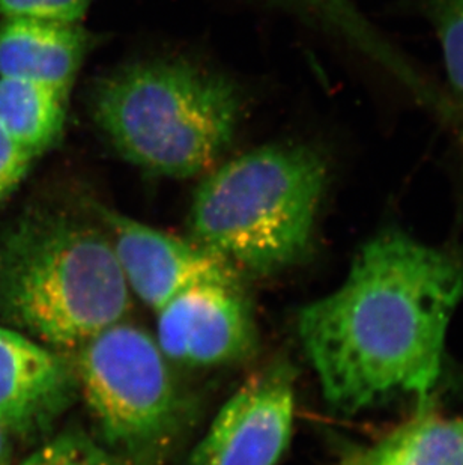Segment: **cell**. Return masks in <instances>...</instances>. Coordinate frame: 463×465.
<instances>
[{
  "label": "cell",
  "instance_id": "7a4b0ae2",
  "mask_svg": "<svg viewBox=\"0 0 463 465\" xmlns=\"http://www.w3.org/2000/svg\"><path fill=\"white\" fill-rule=\"evenodd\" d=\"M133 295L104 228L62 208H36L0 247V313L65 356L127 320Z\"/></svg>",
  "mask_w": 463,
  "mask_h": 465
},
{
  "label": "cell",
  "instance_id": "6da1fadb",
  "mask_svg": "<svg viewBox=\"0 0 463 465\" xmlns=\"http://www.w3.org/2000/svg\"><path fill=\"white\" fill-rule=\"evenodd\" d=\"M462 299L456 253L399 229L371 238L345 282L298 312V338L330 407L359 413L396 395L429 407Z\"/></svg>",
  "mask_w": 463,
  "mask_h": 465
},
{
  "label": "cell",
  "instance_id": "2e32d148",
  "mask_svg": "<svg viewBox=\"0 0 463 465\" xmlns=\"http://www.w3.org/2000/svg\"><path fill=\"white\" fill-rule=\"evenodd\" d=\"M36 158L27 154L0 127V210L29 175Z\"/></svg>",
  "mask_w": 463,
  "mask_h": 465
},
{
  "label": "cell",
  "instance_id": "5b68a950",
  "mask_svg": "<svg viewBox=\"0 0 463 465\" xmlns=\"http://www.w3.org/2000/svg\"><path fill=\"white\" fill-rule=\"evenodd\" d=\"M96 439L127 465H166L192 417L157 339L123 320L71 356Z\"/></svg>",
  "mask_w": 463,
  "mask_h": 465
},
{
  "label": "cell",
  "instance_id": "4fadbf2b",
  "mask_svg": "<svg viewBox=\"0 0 463 465\" xmlns=\"http://www.w3.org/2000/svg\"><path fill=\"white\" fill-rule=\"evenodd\" d=\"M441 47L455 127L463 145V0H417Z\"/></svg>",
  "mask_w": 463,
  "mask_h": 465
},
{
  "label": "cell",
  "instance_id": "ba28073f",
  "mask_svg": "<svg viewBox=\"0 0 463 465\" xmlns=\"http://www.w3.org/2000/svg\"><path fill=\"white\" fill-rule=\"evenodd\" d=\"M132 295L157 312L192 286L211 282L242 283L223 259L192 238L180 237L94 203Z\"/></svg>",
  "mask_w": 463,
  "mask_h": 465
},
{
  "label": "cell",
  "instance_id": "277c9868",
  "mask_svg": "<svg viewBox=\"0 0 463 465\" xmlns=\"http://www.w3.org/2000/svg\"><path fill=\"white\" fill-rule=\"evenodd\" d=\"M94 121L123 160L153 175L210 171L235 137L240 89L192 62H133L94 84Z\"/></svg>",
  "mask_w": 463,
  "mask_h": 465
},
{
  "label": "cell",
  "instance_id": "5bb4252c",
  "mask_svg": "<svg viewBox=\"0 0 463 465\" xmlns=\"http://www.w3.org/2000/svg\"><path fill=\"white\" fill-rule=\"evenodd\" d=\"M18 465H127L98 441L95 435L70 430L41 444Z\"/></svg>",
  "mask_w": 463,
  "mask_h": 465
},
{
  "label": "cell",
  "instance_id": "7c38bea8",
  "mask_svg": "<svg viewBox=\"0 0 463 465\" xmlns=\"http://www.w3.org/2000/svg\"><path fill=\"white\" fill-rule=\"evenodd\" d=\"M68 94L29 80L0 77V127L32 157L61 139Z\"/></svg>",
  "mask_w": 463,
  "mask_h": 465
},
{
  "label": "cell",
  "instance_id": "8fae6325",
  "mask_svg": "<svg viewBox=\"0 0 463 465\" xmlns=\"http://www.w3.org/2000/svg\"><path fill=\"white\" fill-rule=\"evenodd\" d=\"M339 465H463V419L419 409L414 419L370 446L341 444Z\"/></svg>",
  "mask_w": 463,
  "mask_h": 465
},
{
  "label": "cell",
  "instance_id": "9c48e42d",
  "mask_svg": "<svg viewBox=\"0 0 463 465\" xmlns=\"http://www.w3.org/2000/svg\"><path fill=\"white\" fill-rule=\"evenodd\" d=\"M77 398L70 356L0 325V423L14 439H43Z\"/></svg>",
  "mask_w": 463,
  "mask_h": 465
},
{
  "label": "cell",
  "instance_id": "30bf717a",
  "mask_svg": "<svg viewBox=\"0 0 463 465\" xmlns=\"http://www.w3.org/2000/svg\"><path fill=\"white\" fill-rule=\"evenodd\" d=\"M95 43L80 23L2 18L0 77L29 80L70 94Z\"/></svg>",
  "mask_w": 463,
  "mask_h": 465
},
{
  "label": "cell",
  "instance_id": "e0dca14e",
  "mask_svg": "<svg viewBox=\"0 0 463 465\" xmlns=\"http://www.w3.org/2000/svg\"><path fill=\"white\" fill-rule=\"evenodd\" d=\"M13 435L0 423V465H11L13 460Z\"/></svg>",
  "mask_w": 463,
  "mask_h": 465
},
{
  "label": "cell",
  "instance_id": "52a82bcc",
  "mask_svg": "<svg viewBox=\"0 0 463 465\" xmlns=\"http://www.w3.org/2000/svg\"><path fill=\"white\" fill-rule=\"evenodd\" d=\"M155 313V339L172 363L231 366L244 363L258 352V324L242 283L192 286Z\"/></svg>",
  "mask_w": 463,
  "mask_h": 465
},
{
  "label": "cell",
  "instance_id": "8992f818",
  "mask_svg": "<svg viewBox=\"0 0 463 465\" xmlns=\"http://www.w3.org/2000/svg\"><path fill=\"white\" fill-rule=\"evenodd\" d=\"M297 373L276 359L245 380L224 402L188 465H277L288 450Z\"/></svg>",
  "mask_w": 463,
  "mask_h": 465
},
{
  "label": "cell",
  "instance_id": "9a60e30c",
  "mask_svg": "<svg viewBox=\"0 0 463 465\" xmlns=\"http://www.w3.org/2000/svg\"><path fill=\"white\" fill-rule=\"evenodd\" d=\"M93 0H0V18H44L80 23Z\"/></svg>",
  "mask_w": 463,
  "mask_h": 465
},
{
  "label": "cell",
  "instance_id": "3957f363",
  "mask_svg": "<svg viewBox=\"0 0 463 465\" xmlns=\"http://www.w3.org/2000/svg\"><path fill=\"white\" fill-rule=\"evenodd\" d=\"M328 181L315 146H259L210 172L188 213V237L242 279H267L310 251Z\"/></svg>",
  "mask_w": 463,
  "mask_h": 465
}]
</instances>
